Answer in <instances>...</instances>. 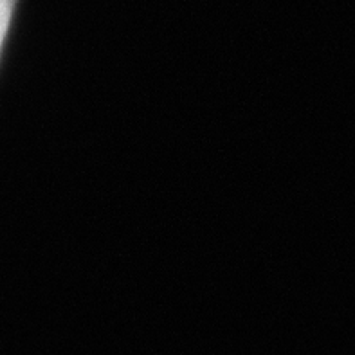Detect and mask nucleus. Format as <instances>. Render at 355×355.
Instances as JSON below:
<instances>
[{
	"label": "nucleus",
	"instance_id": "f257e3e1",
	"mask_svg": "<svg viewBox=\"0 0 355 355\" xmlns=\"http://www.w3.org/2000/svg\"><path fill=\"white\" fill-rule=\"evenodd\" d=\"M17 2L18 0H0V51H2V45H4L6 33L9 29L11 18H13Z\"/></svg>",
	"mask_w": 355,
	"mask_h": 355
}]
</instances>
